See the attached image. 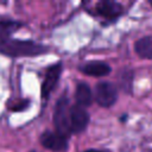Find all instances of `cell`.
<instances>
[{
  "mask_svg": "<svg viewBox=\"0 0 152 152\" xmlns=\"http://www.w3.org/2000/svg\"><path fill=\"white\" fill-rule=\"evenodd\" d=\"M48 52V48L42 44H37L32 40L6 39L0 40V53L10 57L20 56H38Z\"/></svg>",
  "mask_w": 152,
  "mask_h": 152,
  "instance_id": "cell-1",
  "label": "cell"
},
{
  "mask_svg": "<svg viewBox=\"0 0 152 152\" xmlns=\"http://www.w3.org/2000/svg\"><path fill=\"white\" fill-rule=\"evenodd\" d=\"M69 100L66 96H61L55 106L53 113V124L56 127V132L65 138L71 134L70 129V115H69Z\"/></svg>",
  "mask_w": 152,
  "mask_h": 152,
  "instance_id": "cell-2",
  "label": "cell"
},
{
  "mask_svg": "<svg viewBox=\"0 0 152 152\" xmlns=\"http://www.w3.org/2000/svg\"><path fill=\"white\" fill-rule=\"evenodd\" d=\"M118 99V90L116 87L107 81L100 82L96 84L95 88V101L101 107H110L115 103Z\"/></svg>",
  "mask_w": 152,
  "mask_h": 152,
  "instance_id": "cell-3",
  "label": "cell"
},
{
  "mask_svg": "<svg viewBox=\"0 0 152 152\" xmlns=\"http://www.w3.org/2000/svg\"><path fill=\"white\" fill-rule=\"evenodd\" d=\"M69 115H70V129L71 133H81L84 131L89 122V115L87 110L77 104L70 106L69 109Z\"/></svg>",
  "mask_w": 152,
  "mask_h": 152,
  "instance_id": "cell-4",
  "label": "cell"
},
{
  "mask_svg": "<svg viewBox=\"0 0 152 152\" xmlns=\"http://www.w3.org/2000/svg\"><path fill=\"white\" fill-rule=\"evenodd\" d=\"M40 144L48 150L55 152H63L68 147V138L58 134L57 132L45 131L40 135Z\"/></svg>",
  "mask_w": 152,
  "mask_h": 152,
  "instance_id": "cell-5",
  "label": "cell"
},
{
  "mask_svg": "<svg viewBox=\"0 0 152 152\" xmlns=\"http://www.w3.org/2000/svg\"><path fill=\"white\" fill-rule=\"evenodd\" d=\"M61 72H62V64L61 63H57V64L49 66V69L46 70V74H45V78L42 83V97L43 99H48L50 93L55 89V87L59 80Z\"/></svg>",
  "mask_w": 152,
  "mask_h": 152,
  "instance_id": "cell-6",
  "label": "cell"
},
{
  "mask_svg": "<svg viewBox=\"0 0 152 152\" xmlns=\"http://www.w3.org/2000/svg\"><path fill=\"white\" fill-rule=\"evenodd\" d=\"M96 13L108 20H114L119 18L122 13V6L116 1L110 0H102L99 1L95 6Z\"/></svg>",
  "mask_w": 152,
  "mask_h": 152,
  "instance_id": "cell-7",
  "label": "cell"
},
{
  "mask_svg": "<svg viewBox=\"0 0 152 152\" xmlns=\"http://www.w3.org/2000/svg\"><path fill=\"white\" fill-rule=\"evenodd\" d=\"M80 70L83 74L94 76V77L106 76V75H108L112 71L110 66L107 63L102 62V61H90V62H87V63H84L83 65L80 66Z\"/></svg>",
  "mask_w": 152,
  "mask_h": 152,
  "instance_id": "cell-8",
  "label": "cell"
},
{
  "mask_svg": "<svg viewBox=\"0 0 152 152\" xmlns=\"http://www.w3.org/2000/svg\"><path fill=\"white\" fill-rule=\"evenodd\" d=\"M75 99H76V104L86 108L89 107L93 102V94L91 89L87 83H78L76 87V93H75Z\"/></svg>",
  "mask_w": 152,
  "mask_h": 152,
  "instance_id": "cell-9",
  "label": "cell"
},
{
  "mask_svg": "<svg viewBox=\"0 0 152 152\" xmlns=\"http://www.w3.org/2000/svg\"><path fill=\"white\" fill-rule=\"evenodd\" d=\"M134 50L141 58L152 59V36H146L137 40Z\"/></svg>",
  "mask_w": 152,
  "mask_h": 152,
  "instance_id": "cell-10",
  "label": "cell"
},
{
  "mask_svg": "<svg viewBox=\"0 0 152 152\" xmlns=\"http://www.w3.org/2000/svg\"><path fill=\"white\" fill-rule=\"evenodd\" d=\"M21 24L19 21L14 20H2L0 21V40H6L11 37L12 33H14Z\"/></svg>",
  "mask_w": 152,
  "mask_h": 152,
  "instance_id": "cell-11",
  "label": "cell"
},
{
  "mask_svg": "<svg viewBox=\"0 0 152 152\" xmlns=\"http://www.w3.org/2000/svg\"><path fill=\"white\" fill-rule=\"evenodd\" d=\"M132 80H133V72L129 69H125L120 74V87L126 91L131 93L132 90Z\"/></svg>",
  "mask_w": 152,
  "mask_h": 152,
  "instance_id": "cell-12",
  "label": "cell"
},
{
  "mask_svg": "<svg viewBox=\"0 0 152 152\" xmlns=\"http://www.w3.org/2000/svg\"><path fill=\"white\" fill-rule=\"evenodd\" d=\"M28 107V100H14L13 102H11L8 104V108L13 112H20V110H24L25 108Z\"/></svg>",
  "mask_w": 152,
  "mask_h": 152,
  "instance_id": "cell-13",
  "label": "cell"
},
{
  "mask_svg": "<svg viewBox=\"0 0 152 152\" xmlns=\"http://www.w3.org/2000/svg\"><path fill=\"white\" fill-rule=\"evenodd\" d=\"M84 152H108L104 150H95V148H90V150H86Z\"/></svg>",
  "mask_w": 152,
  "mask_h": 152,
  "instance_id": "cell-14",
  "label": "cell"
},
{
  "mask_svg": "<svg viewBox=\"0 0 152 152\" xmlns=\"http://www.w3.org/2000/svg\"><path fill=\"white\" fill-rule=\"evenodd\" d=\"M150 5H151V6H152V0H151V1H150Z\"/></svg>",
  "mask_w": 152,
  "mask_h": 152,
  "instance_id": "cell-15",
  "label": "cell"
},
{
  "mask_svg": "<svg viewBox=\"0 0 152 152\" xmlns=\"http://www.w3.org/2000/svg\"><path fill=\"white\" fill-rule=\"evenodd\" d=\"M32 152H33V151H32Z\"/></svg>",
  "mask_w": 152,
  "mask_h": 152,
  "instance_id": "cell-16",
  "label": "cell"
}]
</instances>
